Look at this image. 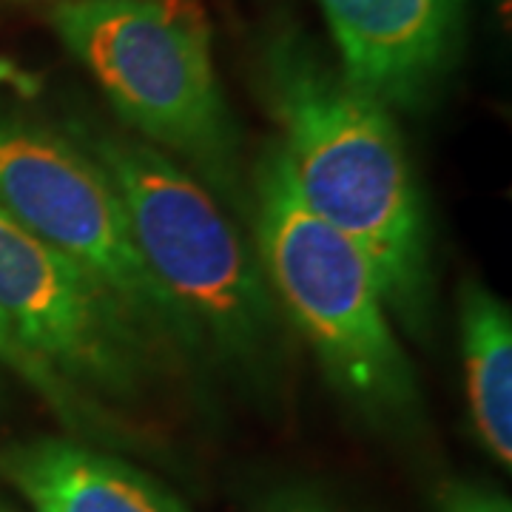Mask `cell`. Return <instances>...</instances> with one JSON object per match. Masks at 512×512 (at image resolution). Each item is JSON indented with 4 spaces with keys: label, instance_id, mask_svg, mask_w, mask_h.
Segmentation results:
<instances>
[{
    "label": "cell",
    "instance_id": "5b68a950",
    "mask_svg": "<svg viewBox=\"0 0 512 512\" xmlns=\"http://www.w3.org/2000/svg\"><path fill=\"white\" fill-rule=\"evenodd\" d=\"M0 211L117 293L154 342L200 348L148 274L109 174L72 131L0 114Z\"/></svg>",
    "mask_w": 512,
    "mask_h": 512
},
{
    "label": "cell",
    "instance_id": "4fadbf2b",
    "mask_svg": "<svg viewBox=\"0 0 512 512\" xmlns=\"http://www.w3.org/2000/svg\"><path fill=\"white\" fill-rule=\"evenodd\" d=\"M271 512H330V510L322 504V501H319V498H313V495L293 493V495H285V498H279Z\"/></svg>",
    "mask_w": 512,
    "mask_h": 512
},
{
    "label": "cell",
    "instance_id": "8fae6325",
    "mask_svg": "<svg viewBox=\"0 0 512 512\" xmlns=\"http://www.w3.org/2000/svg\"><path fill=\"white\" fill-rule=\"evenodd\" d=\"M444 512H512L504 495L484 487H453L444 498Z\"/></svg>",
    "mask_w": 512,
    "mask_h": 512
},
{
    "label": "cell",
    "instance_id": "6da1fadb",
    "mask_svg": "<svg viewBox=\"0 0 512 512\" xmlns=\"http://www.w3.org/2000/svg\"><path fill=\"white\" fill-rule=\"evenodd\" d=\"M262 86L299 200L370 259L387 308L416 322L430 285L427 217L390 109L293 35L271 40Z\"/></svg>",
    "mask_w": 512,
    "mask_h": 512
},
{
    "label": "cell",
    "instance_id": "7a4b0ae2",
    "mask_svg": "<svg viewBox=\"0 0 512 512\" xmlns=\"http://www.w3.org/2000/svg\"><path fill=\"white\" fill-rule=\"evenodd\" d=\"M72 134L109 174L148 274L200 345L245 365L259 359L274 342L279 308L256 251L214 194L143 140L89 126Z\"/></svg>",
    "mask_w": 512,
    "mask_h": 512
},
{
    "label": "cell",
    "instance_id": "8992f818",
    "mask_svg": "<svg viewBox=\"0 0 512 512\" xmlns=\"http://www.w3.org/2000/svg\"><path fill=\"white\" fill-rule=\"evenodd\" d=\"M0 319L40 365L89 402L131 399L151 373L157 342L126 302L3 211Z\"/></svg>",
    "mask_w": 512,
    "mask_h": 512
},
{
    "label": "cell",
    "instance_id": "ba28073f",
    "mask_svg": "<svg viewBox=\"0 0 512 512\" xmlns=\"http://www.w3.org/2000/svg\"><path fill=\"white\" fill-rule=\"evenodd\" d=\"M0 473L35 512H188L126 461L66 439L0 450Z\"/></svg>",
    "mask_w": 512,
    "mask_h": 512
},
{
    "label": "cell",
    "instance_id": "7c38bea8",
    "mask_svg": "<svg viewBox=\"0 0 512 512\" xmlns=\"http://www.w3.org/2000/svg\"><path fill=\"white\" fill-rule=\"evenodd\" d=\"M0 86H15L20 94H35L40 89V83H37L35 74L23 72L18 69L12 60H6V57H0Z\"/></svg>",
    "mask_w": 512,
    "mask_h": 512
},
{
    "label": "cell",
    "instance_id": "52a82bcc",
    "mask_svg": "<svg viewBox=\"0 0 512 512\" xmlns=\"http://www.w3.org/2000/svg\"><path fill=\"white\" fill-rule=\"evenodd\" d=\"M339 72L387 109H416L456 60L467 0H319Z\"/></svg>",
    "mask_w": 512,
    "mask_h": 512
},
{
    "label": "cell",
    "instance_id": "9c48e42d",
    "mask_svg": "<svg viewBox=\"0 0 512 512\" xmlns=\"http://www.w3.org/2000/svg\"><path fill=\"white\" fill-rule=\"evenodd\" d=\"M461 353L467 402L484 447L512 461V313L504 299L470 282L461 293Z\"/></svg>",
    "mask_w": 512,
    "mask_h": 512
},
{
    "label": "cell",
    "instance_id": "3957f363",
    "mask_svg": "<svg viewBox=\"0 0 512 512\" xmlns=\"http://www.w3.org/2000/svg\"><path fill=\"white\" fill-rule=\"evenodd\" d=\"M52 26L143 143L237 194V126L194 12L168 0H63Z\"/></svg>",
    "mask_w": 512,
    "mask_h": 512
},
{
    "label": "cell",
    "instance_id": "30bf717a",
    "mask_svg": "<svg viewBox=\"0 0 512 512\" xmlns=\"http://www.w3.org/2000/svg\"><path fill=\"white\" fill-rule=\"evenodd\" d=\"M0 362H6V365L12 367L23 382L32 384L37 393L52 404L69 424H77V421H83L86 416L94 413V402H89L86 396H80L77 390H72L49 367L40 365L35 356L20 345L18 336L9 330V325L3 319H0Z\"/></svg>",
    "mask_w": 512,
    "mask_h": 512
},
{
    "label": "cell",
    "instance_id": "277c9868",
    "mask_svg": "<svg viewBox=\"0 0 512 512\" xmlns=\"http://www.w3.org/2000/svg\"><path fill=\"white\" fill-rule=\"evenodd\" d=\"M254 237L276 308L291 316L333 384L373 413L407 410L416 379L390 325L379 274L299 200L276 146L256 171Z\"/></svg>",
    "mask_w": 512,
    "mask_h": 512
}]
</instances>
